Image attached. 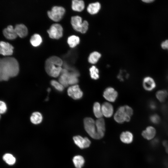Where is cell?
<instances>
[{
	"label": "cell",
	"instance_id": "33",
	"mask_svg": "<svg viewBox=\"0 0 168 168\" xmlns=\"http://www.w3.org/2000/svg\"><path fill=\"white\" fill-rule=\"evenodd\" d=\"M149 119L151 122L155 124H158L160 121V117L156 114L151 115L149 117Z\"/></svg>",
	"mask_w": 168,
	"mask_h": 168
},
{
	"label": "cell",
	"instance_id": "14",
	"mask_svg": "<svg viewBox=\"0 0 168 168\" xmlns=\"http://www.w3.org/2000/svg\"><path fill=\"white\" fill-rule=\"evenodd\" d=\"M143 86L145 90L150 91L155 88L156 84L154 80L152 77H146L143 80Z\"/></svg>",
	"mask_w": 168,
	"mask_h": 168
},
{
	"label": "cell",
	"instance_id": "4",
	"mask_svg": "<svg viewBox=\"0 0 168 168\" xmlns=\"http://www.w3.org/2000/svg\"><path fill=\"white\" fill-rule=\"evenodd\" d=\"M71 24L74 30L82 33H86L88 30V22L85 20L82 22V18L80 16H72L71 19Z\"/></svg>",
	"mask_w": 168,
	"mask_h": 168
},
{
	"label": "cell",
	"instance_id": "6",
	"mask_svg": "<svg viewBox=\"0 0 168 168\" xmlns=\"http://www.w3.org/2000/svg\"><path fill=\"white\" fill-rule=\"evenodd\" d=\"M65 12L64 7L59 6L53 7L51 11H48L47 14L49 17L54 21H58L63 18Z\"/></svg>",
	"mask_w": 168,
	"mask_h": 168
},
{
	"label": "cell",
	"instance_id": "17",
	"mask_svg": "<svg viewBox=\"0 0 168 168\" xmlns=\"http://www.w3.org/2000/svg\"><path fill=\"white\" fill-rule=\"evenodd\" d=\"M14 29L17 35L20 37H24L28 34V29L27 27L23 24L16 25Z\"/></svg>",
	"mask_w": 168,
	"mask_h": 168
},
{
	"label": "cell",
	"instance_id": "22",
	"mask_svg": "<svg viewBox=\"0 0 168 168\" xmlns=\"http://www.w3.org/2000/svg\"><path fill=\"white\" fill-rule=\"evenodd\" d=\"M100 8V5L99 2H95L90 4L87 7V11L91 14L97 13Z\"/></svg>",
	"mask_w": 168,
	"mask_h": 168
},
{
	"label": "cell",
	"instance_id": "36",
	"mask_svg": "<svg viewBox=\"0 0 168 168\" xmlns=\"http://www.w3.org/2000/svg\"><path fill=\"white\" fill-rule=\"evenodd\" d=\"M161 46L163 49H167L168 50V40L163 41L161 43Z\"/></svg>",
	"mask_w": 168,
	"mask_h": 168
},
{
	"label": "cell",
	"instance_id": "2",
	"mask_svg": "<svg viewBox=\"0 0 168 168\" xmlns=\"http://www.w3.org/2000/svg\"><path fill=\"white\" fill-rule=\"evenodd\" d=\"M63 61L59 57L52 56L46 61L45 69L47 73L50 76L57 77L60 74L62 68Z\"/></svg>",
	"mask_w": 168,
	"mask_h": 168
},
{
	"label": "cell",
	"instance_id": "10",
	"mask_svg": "<svg viewBox=\"0 0 168 168\" xmlns=\"http://www.w3.org/2000/svg\"><path fill=\"white\" fill-rule=\"evenodd\" d=\"M73 140L75 144L81 149L88 147L91 143V141L87 137L83 138L79 135L74 136Z\"/></svg>",
	"mask_w": 168,
	"mask_h": 168
},
{
	"label": "cell",
	"instance_id": "41",
	"mask_svg": "<svg viewBox=\"0 0 168 168\" xmlns=\"http://www.w3.org/2000/svg\"><path fill=\"white\" fill-rule=\"evenodd\" d=\"M1 118V115L0 114V119Z\"/></svg>",
	"mask_w": 168,
	"mask_h": 168
},
{
	"label": "cell",
	"instance_id": "40",
	"mask_svg": "<svg viewBox=\"0 0 168 168\" xmlns=\"http://www.w3.org/2000/svg\"><path fill=\"white\" fill-rule=\"evenodd\" d=\"M167 79H168V76H167Z\"/></svg>",
	"mask_w": 168,
	"mask_h": 168
},
{
	"label": "cell",
	"instance_id": "30",
	"mask_svg": "<svg viewBox=\"0 0 168 168\" xmlns=\"http://www.w3.org/2000/svg\"><path fill=\"white\" fill-rule=\"evenodd\" d=\"M3 160L9 165H13L16 162L15 157L11 154L6 153L3 157Z\"/></svg>",
	"mask_w": 168,
	"mask_h": 168
},
{
	"label": "cell",
	"instance_id": "38",
	"mask_svg": "<svg viewBox=\"0 0 168 168\" xmlns=\"http://www.w3.org/2000/svg\"><path fill=\"white\" fill-rule=\"evenodd\" d=\"M158 141L157 139L153 140L152 142V144L153 146H156L158 143Z\"/></svg>",
	"mask_w": 168,
	"mask_h": 168
},
{
	"label": "cell",
	"instance_id": "16",
	"mask_svg": "<svg viewBox=\"0 0 168 168\" xmlns=\"http://www.w3.org/2000/svg\"><path fill=\"white\" fill-rule=\"evenodd\" d=\"M69 70L66 68H63L59 75V82L64 87L68 86V76Z\"/></svg>",
	"mask_w": 168,
	"mask_h": 168
},
{
	"label": "cell",
	"instance_id": "29",
	"mask_svg": "<svg viewBox=\"0 0 168 168\" xmlns=\"http://www.w3.org/2000/svg\"><path fill=\"white\" fill-rule=\"evenodd\" d=\"M90 74L91 78L96 80L99 77V71L98 69L95 66H92L89 69Z\"/></svg>",
	"mask_w": 168,
	"mask_h": 168
},
{
	"label": "cell",
	"instance_id": "5",
	"mask_svg": "<svg viewBox=\"0 0 168 168\" xmlns=\"http://www.w3.org/2000/svg\"><path fill=\"white\" fill-rule=\"evenodd\" d=\"M85 130L92 138L98 139L96 121L92 118L88 117L85 118L83 121Z\"/></svg>",
	"mask_w": 168,
	"mask_h": 168
},
{
	"label": "cell",
	"instance_id": "11",
	"mask_svg": "<svg viewBox=\"0 0 168 168\" xmlns=\"http://www.w3.org/2000/svg\"><path fill=\"white\" fill-rule=\"evenodd\" d=\"M96 126L98 139L102 138L105 132V123L104 119L102 118L98 119L96 121Z\"/></svg>",
	"mask_w": 168,
	"mask_h": 168
},
{
	"label": "cell",
	"instance_id": "24",
	"mask_svg": "<svg viewBox=\"0 0 168 168\" xmlns=\"http://www.w3.org/2000/svg\"><path fill=\"white\" fill-rule=\"evenodd\" d=\"M43 119L42 114L39 112H33L30 117V120L32 123L37 124L41 123Z\"/></svg>",
	"mask_w": 168,
	"mask_h": 168
},
{
	"label": "cell",
	"instance_id": "26",
	"mask_svg": "<svg viewBox=\"0 0 168 168\" xmlns=\"http://www.w3.org/2000/svg\"><path fill=\"white\" fill-rule=\"evenodd\" d=\"M79 38L75 35H72L69 37L67 40V42L70 47L73 48L79 43Z\"/></svg>",
	"mask_w": 168,
	"mask_h": 168
},
{
	"label": "cell",
	"instance_id": "23",
	"mask_svg": "<svg viewBox=\"0 0 168 168\" xmlns=\"http://www.w3.org/2000/svg\"><path fill=\"white\" fill-rule=\"evenodd\" d=\"M93 112L95 116L98 119L102 118L103 116L101 105L99 102H95L93 107Z\"/></svg>",
	"mask_w": 168,
	"mask_h": 168
},
{
	"label": "cell",
	"instance_id": "3",
	"mask_svg": "<svg viewBox=\"0 0 168 168\" xmlns=\"http://www.w3.org/2000/svg\"><path fill=\"white\" fill-rule=\"evenodd\" d=\"M132 108L128 105H124L118 108L114 115L115 121L119 124L128 122L133 114Z\"/></svg>",
	"mask_w": 168,
	"mask_h": 168
},
{
	"label": "cell",
	"instance_id": "18",
	"mask_svg": "<svg viewBox=\"0 0 168 168\" xmlns=\"http://www.w3.org/2000/svg\"><path fill=\"white\" fill-rule=\"evenodd\" d=\"M156 133L155 129L152 126H148L143 130L142 133L143 137L145 139L149 140L152 139Z\"/></svg>",
	"mask_w": 168,
	"mask_h": 168
},
{
	"label": "cell",
	"instance_id": "25",
	"mask_svg": "<svg viewBox=\"0 0 168 168\" xmlns=\"http://www.w3.org/2000/svg\"><path fill=\"white\" fill-rule=\"evenodd\" d=\"M42 41L41 36L37 34H34L31 36L30 42L31 45L34 47H37L40 45Z\"/></svg>",
	"mask_w": 168,
	"mask_h": 168
},
{
	"label": "cell",
	"instance_id": "34",
	"mask_svg": "<svg viewBox=\"0 0 168 168\" xmlns=\"http://www.w3.org/2000/svg\"><path fill=\"white\" fill-rule=\"evenodd\" d=\"M7 110L6 104L3 101L0 100V114L5 113Z\"/></svg>",
	"mask_w": 168,
	"mask_h": 168
},
{
	"label": "cell",
	"instance_id": "15",
	"mask_svg": "<svg viewBox=\"0 0 168 168\" xmlns=\"http://www.w3.org/2000/svg\"><path fill=\"white\" fill-rule=\"evenodd\" d=\"M79 75V72L76 70L72 69L71 71H69L68 85L72 86L77 84L78 82V77Z\"/></svg>",
	"mask_w": 168,
	"mask_h": 168
},
{
	"label": "cell",
	"instance_id": "12",
	"mask_svg": "<svg viewBox=\"0 0 168 168\" xmlns=\"http://www.w3.org/2000/svg\"><path fill=\"white\" fill-rule=\"evenodd\" d=\"M13 46L7 42H0V54L4 55H11L13 52Z\"/></svg>",
	"mask_w": 168,
	"mask_h": 168
},
{
	"label": "cell",
	"instance_id": "21",
	"mask_svg": "<svg viewBox=\"0 0 168 168\" xmlns=\"http://www.w3.org/2000/svg\"><path fill=\"white\" fill-rule=\"evenodd\" d=\"M84 2L82 0H74L72 2V8L75 11L81 12L84 8Z\"/></svg>",
	"mask_w": 168,
	"mask_h": 168
},
{
	"label": "cell",
	"instance_id": "32",
	"mask_svg": "<svg viewBox=\"0 0 168 168\" xmlns=\"http://www.w3.org/2000/svg\"><path fill=\"white\" fill-rule=\"evenodd\" d=\"M50 83L51 85L58 91L61 92L63 90L64 87L59 82L52 80Z\"/></svg>",
	"mask_w": 168,
	"mask_h": 168
},
{
	"label": "cell",
	"instance_id": "35",
	"mask_svg": "<svg viewBox=\"0 0 168 168\" xmlns=\"http://www.w3.org/2000/svg\"><path fill=\"white\" fill-rule=\"evenodd\" d=\"M148 107L152 110H155L157 107L156 103L152 100L150 101L148 103Z\"/></svg>",
	"mask_w": 168,
	"mask_h": 168
},
{
	"label": "cell",
	"instance_id": "37",
	"mask_svg": "<svg viewBox=\"0 0 168 168\" xmlns=\"http://www.w3.org/2000/svg\"><path fill=\"white\" fill-rule=\"evenodd\" d=\"M163 145L166 148V152L168 153V142L166 141H164Z\"/></svg>",
	"mask_w": 168,
	"mask_h": 168
},
{
	"label": "cell",
	"instance_id": "9",
	"mask_svg": "<svg viewBox=\"0 0 168 168\" xmlns=\"http://www.w3.org/2000/svg\"><path fill=\"white\" fill-rule=\"evenodd\" d=\"M118 96L117 91L113 87H109L106 88L103 93L104 97L108 101L114 102Z\"/></svg>",
	"mask_w": 168,
	"mask_h": 168
},
{
	"label": "cell",
	"instance_id": "7",
	"mask_svg": "<svg viewBox=\"0 0 168 168\" xmlns=\"http://www.w3.org/2000/svg\"><path fill=\"white\" fill-rule=\"evenodd\" d=\"M47 31L49 37L53 39H59L63 35V27L58 23L52 24Z\"/></svg>",
	"mask_w": 168,
	"mask_h": 168
},
{
	"label": "cell",
	"instance_id": "31",
	"mask_svg": "<svg viewBox=\"0 0 168 168\" xmlns=\"http://www.w3.org/2000/svg\"><path fill=\"white\" fill-rule=\"evenodd\" d=\"M167 92L165 90H161L158 91L156 94L157 99L161 102H164L168 96Z\"/></svg>",
	"mask_w": 168,
	"mask_h": 168
},
{
	"label": "cell",
	"instance_id": "20",
	"mask_svg": "<svg viewBox=\"0 0 168 168\" xmlns=\"http://www.w3.org/2000/svg\"><path fill=\"white\" fill-rule=\"evenodd\" d=\"M121 141L125 143L129 144L133 141V136L132 133L128 131L123 132L120 137Z\"/></svg>",
	"mask_w": 168,
	"mask_h": 168
},
{
	"label": "cell",
	"instance_id": "27",
	"mask_svg": "<svg viewBox=\"0 0 168 168\" xmlns=\"http://www.w3.org/2000/svg\"><path fill=\"white\" fill-rule=\"evenodd\" d=\"M73 162L76 168H82L83 166L85 160L83 157L80 155L74 156L72 159Z\"/></svg>",
	"mask_w": 168,
	"mask_h": 168
},
{
	"label": "cell",
	"instance_id": "8",
	"mask_svg": "<svg viewBox=\"0 0 168 168\" xmlns=\"http://www.w3.org/2000/svg\"><path fill=\"white\" fill-rule=\"evenodd\" d=\"M67 93L70 97L75 100L81 99L83 96V92L77 84L69 87L68 89Z\"/></svg>",
	"mask_w": 168,
	"mask_h": 168
},
{
	"label": "cell",
	"instance_id": "13",
	"mask_svg": "<svg viewBox=\"0 0 168 168\" xmlns=\"http://www.w3.org/2000/svg\"><path fill=\"white\" fill-rule=\"evenodd\" d=\"M103 115L106 118L111 117L114 112L112 105L109 102H105L101 105Z\"/></svg>",
	"mask_w": 168,
	"mask_h": 168
},
{
	"label": "cell",
	"instance_id": "28",
	"mask_svg": "<svg viewBox=\"0 0 168 168\" xmlns=\"http://www.w3.org/2000/svg\"><path fill=\"white\" fill-rule=\"evenodd\" d=\"M100 56L101 54L99 52H93L89 55L88 58V62L91 64H95L98 62Z\"/></svg>",
	"mask_w": 168,
	"mask_h": 168
},
{
	"label": "cell",
	"instance_id": "39",
	"mask_svg": "<svg viewBox=\"0 0 168 168\" xmlns=\"http://www.w3.org/2000/svg\"><path fill=\"white\" fill-rule=\"evenodd\" d=\"M142 1L146 3H150L151 2H152L154 1V0H142Z\"/></svg>",
	"mask_w": 168,
	"mask_h": 168
},
{
	"label": "cell",
	"instance_id": "1",
	"mask_svg": "<svg viewBox=\"0 0 168 168\" xmlns=\"http://www.w3.org/2000/svg\"><path fill=\"white\" fill-rule=\"evenodd\" d=\"M2 80L7 81L9 78L17 76L19 72V65L14 58L8 57L1 59Z\"/></svg>",
	"mask_w": 168,
	"mask_h": 168
},
{
	"label": "cell",
	"instance_id": "19",
	"mask_svg": "<svg viewBox=\"0 0 168 168\" xmlns=\"http://www.w3.org/2000/svg\"><path fill=\"white\" fill-rule=\"evenodd\" d=\"M3 33L5 36L10 39H13L17 37L14 28L12 25L8 26L3 30Z\"/></svg>",
	"mask_w": 168,
	"mask_h": 168
}]
</instances>
